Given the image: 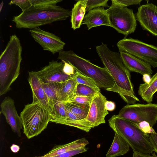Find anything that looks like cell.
Instances as JSON below:
<instances>
[{"mask_svg":"<svg viewBox=\"0 0 157 157\" xmlns=\"http://www.w3.org/2000/svg\"><path fill=\"white\" fill-rule=\"evenodd\" d=\"M96 48L101 61L115 82L114 86L107 90L118 93L128 104L140 101L134 91L130 71L124 64L120 53L111 51L103 43Z\"/></svg>","mask_w":157,"mask_h":157,"instance_id":"1","label":"cell"},{"mask_svg":"<svg viewBox=\"0 0 157 157\" xmlns=\"http://www.w3.org/2000/svg\"><path fill=\"white\" fill-rule=\"evenodd\" d=\"M71 14V11L57 5L32 6L14 16L12 21L17 28L32 29L65 20Z\"/></svg>","mask_w":157,"mask_h":157,"instance_id":"2","label":"cell"},{"mask_svg":"<svg viewBox=\"0 0 157 157\" xmlns=\"http://www.w3.org/2000/svg\"><path fill=\"white\" fill-rule=\"evenodd\" d=\"M109 125L115 133L121 136L133 151L144 154L154 151L149 138V134L143 132L133 122L113 116L108 120Z\"/></svg>","mask_w":157,"mask_h":157,"instance_id":"3","label":"cell"},{"mask_svg":"<svg viewBox=\"0 0 157 157\" xmlns=\"http://www.w3.org/2000/svg\"><path fill=\"white\" fill-rule=\"evenodd\" d=\"M57 59L70 63L75 70L92 78L100 88L107 90L114 85V80L105 67H100L93 64L89 60L78 56L72 51H60Z\"/></svg>","mask_w":157,"mask_h":157,"instance_id":"4","label":"cell"},{"mask_svg":"<svg viewBox=\"0 0 157 157\" xmlns=\"http://www.w3.org/2000/svg\"><path fill=\"white\" fill-rule=\"evenodd\" d=\"M20 117L23 133L29 139L40 134L52 118L49 111L39 101L25 105Z\"/></svg>","mask_w":157,"mask_h":157,"instance_id":"5","label":"cell"},{"mask_svg":"<svg viewBox=\"0 0 157 157\" xmlns=\"http://www.w3.org/2000/svg\"><path fill=\"white\" fill-rule=\"evenodd\" d=\"M112 4L107 9L111 25L118 33L125 37L133 33L137 25L136 20L133 10L111 0Z\"/></svg>","mask_w":157,"mask_h":157,"instance_id":"6","label":"cell"},{"mask_svg":"<svg viewBox=\"0 0 157 157\" xmlns=\"http://www.w3.org/2000/svg\"><path fill=\"white\" fill-rule=\"evenodd\" d=\"M117 45L119 52L128 53L154 68L157 67V47L137 39L126 37L119 41Z\"/></svg>","mask_w":157,"mask_h":157,"instance_id":"7","label":"cell"},{"mask_svg":"<svg viewBox=\"0 0 157 157\" xmlns=\"http://www.w3.org/2000/svg\"><path fill=\"white\" fill-rule=\"evenodd\" d=\"M117 116L135 123L146 121L152 127L157 121V103L128 104L121 109Z\"/></svg>","mask_w":157,"mask_h":157,"instance_id":"8","label":"cell"},{"mask_svg":"<svg viewBox=\"0 0 157 157\" xmlns=\"http://www.w3.org/2000/svg\"><path fill=\"white\" fill-rule=\"evenodd\" d=\"M64 63L62 61L52 60L48 65L37 71H33L44 83H60L74 78L63 71Z\"/></svg>","mask_w":157,"mask_h":157,"instance_id":"9","label":"cell"},{"mask_svg":"<svg viewBox=\"0 0 157 157\" xmlns=\"http://www.w3.org/2000/svg\"><path fill=\"white\" fill-rule=\"evenodd\" d=\"M34 40L43 48L53 54L63 50L65 43L54 34L37 27L29 30Z\"/></svg>","mask_w":157,"mask_h":157,"instance_id":"10","label":"cell"},{"mask_svg":"<svg viewBox=\"0 0 157 157\" xmlns=\"http://www.w3.org/2000/svg\"><path fill=\"white\" fill-rule=\"evenodd\" d=\"M135 16L143 29L157 36V6L151 3L140 6Z\"/></svg>","mask_w":157,"mask_h":157,"instance_id":"11","label":"cell"},{"mask_svg":"<svg viewBox=\"0 0 157 157\" xmlns=\"http://www.w3.org/2000/svg\"><path fill=\"white\" fill-rule=\"evenodd\" d=\"M106 101V98L101 92L93 97L88 114L85 118L93 128L105 123V117L109 113L105 106Z\"/></svg>","mask_w":157,"mask_h":157,"instance_id":"12","label":"cell"},{"mask_svg":"<svg viewBox=\"0 0 157 157\" xmlns=\"http://www.w3.org/2000/svg\"><path fill=\"white\" fill-rule=\"evenodd\" d=\"M0 113L5 116L7 123L10 126L13 131L20 137L22 125L21 118L16 110L13 99L6 97L0 105Z\"/></svg>","mask_w":157,"mask_h":157,"instance_id":"13","label":"cell"},{"mask_svg":"<svg viewBox=\"0 0 157 157\" xmlns=\"http://www.w3.org/2000/svg\"><path fill=\"white\" fill-rule=\"evenodd\" d=\"M29 74L28 80L32 91L33 102H40L51 115L53 106L44 90L41 81L33 71L29 72Z\"/></svg>","mask_w":157,"mask_h":157,"instance_id":"14","label":"cell"},{"mask_svg":"<svg viewBox=\"0 0 157 157\" xmlns=\"http://www.w3.org/2000/svg\"><path fill=\"white\" fill-rule=\"evenodd\" d=\"M122 60L125 67L130 72L151 75L153 72L151 66L148 63L126 52H119Z\"/></svg>","mask_w":157,"mask_h":157,"instance_id":"15","label":"cell"},{"mask_svg":"<svg viewBox=\"0 0 157 157\" xmlns=\"http://www.w3.org/2000/svg\"><path fill=\"white\" fill-rule=\"evenodd\" d=\"M104 7H99L89 11L85 15L82 25H86L88 30L101 25L111 27L107 10Z\"/></svg>","mask_w":157,"mask_h":157,"instance_id":"16","label":"cell"},{"mask_svg":"<svg viewBox=\"0 0 157 157\" xmlns=\"http://www.w3.org/2000/svg\"><path fill=\"white\" fill-rule=\"evenodd\" d=\"M89 144L88 141L85 138H83L67 144L56 146L48 153L43 155L34 157H52L69 151L85 147Z\"/></svg>","mask_w":157,"mask_h":157,"instance_id":"17","label":"cell"},{"mask_svg":"<svg viewBox=\"0 0 157 157\" xmlns=\"http://www.w3.org/2000/svg\"><path fill=\"white\" fill-rule=\"evenodd\" d=\"M87 0L78 1L71 11V28L75 30L79 28L85 16Z\"/></svg>","mask_w":157,"mask_h":157,"instance_id":"18","label":"cell"},{"mask_svg":"<svg viewBox=\"0 0 157 157\" xmlns=\"http://www.w3.org/2000/svg\"><path fill=\"white\" fill-rule=\"evenodd\" d=\"M78 84L74 78L60 83L58 94L59 101L67 102L75 96Z\"/></svg>","mask_w":157,"mask_h":157,"instance_id":"19","label":"cell"},{"mask_svg":"<svg viewBox=\"0 0 157 157\" xmlns=\"http://www.w3.org/2000/svg\"><path fill=\"white\" fill-rule=\"evenodd\" d=\"M128 143L120 135L115 132L112 144L107 153V157H115L126 154L129 150Z\"/></svg>","mask_w":157,"mask_h":157,"instance_id":"20","label":"cell"},{"mask_svg":"<svg viewBox=\"0 0 157 157\" xmlns=\"http://www.w3.org/2000/svg\"><path fill=\"white\" fill-rule=\"evenodd\" d=\"M157 92V72L151 78L148 84H140L138 88V94L148 103L152 101L153 95Z\"/></svg>","mask_w":157,"mask_h":157,"instance_id":"21","label":"cell"},{"mask_svg":"<svg viewBox=\"0 0 157 157\" xmlns=\"http://www.w3.org/2000/svg\"><path fill=\"white\" fill-rule=\"evenodd\" d=\"M51 122H54L77 128L86 132L93 128L91 125L85 119L73 120L69 118H52Z\"/></svg>","mask_w":157,"mask_h":157,"instance_id":"22","label":"cell"},{"mask_svg":"<svg viewBox=\"0 0 157 157\" xmlns=\"http://www.w3.org/2000/svg\"><path fill=\"white\" fill-rule=\"evenodd\" d=\"M63 102L66 109L71 111L81 120L84 119L86 117L90 105H82L68 102Z\"/></svg>","mask_w":157,"mask_h":157,"instance_id":"23","label":"cell"},{"mask_svg":"<svg viewBox=\"0 0 157 157\" xmlns=\"http://www.w3.org/2000/svg\"><path fill=\"white\" fill-rule=\"evenodd\" d=\"M43 87L53 108V103L58 101V94L60 83H44L42 82Z\"/></svg>","mask_w":157,"mask_h":157,"instance_id":"24","label":"cell"},{"mask_svg":"<svg viewBox=\"0 0 157 157\" xmlns=\"http://www.w3.org/2000/svg\"><path fill=\"white\" fill-rule=\"evenodd\" d=\"M100 92V89H95L86 85L79 84L77 87L75 96L93 97Z\"/></svg>","mask_w":157,"mask_h":157,"instance_id":"25","label":"cell"},{"mask_svg":"<svg viewBox=\"0 0 157 157\" xmlns=\"http://www.w3.org/2000/svg\"><path fill=\"white\" fill-rule=\"evenodd\" d=\"M52 118H68L66 109L63 102L58 101L53 103V111L51 115Z\"/></svg>","mask_w":157,"mask_h":157,"instance_id":"26","label":"cell"},{"mask_svg":"<svg viewBox=\"0 0 157 157\" xmlns=\"http://www.w3.org/2000/svg\"><path fill=\"white\" fill-rule=\"evenodd\" d=\"M73 78L78 84L86 85L95 89H100L94 80L92 78L85 76L76 70Z\"/></svg>","mask_w":157,"mask_h":157,"instance_id":"27","label":"cell"},{"mask_svg":"<svg viewBox=\"0 0 157 157\" xmlns=\"http://www.w3.org/2000/svg\"><path fill=\"white\" fill-rule=\"evenodd\" d=\"M108 0H87L86 8V12L99 7H106L109 6L108 4Z\"/></svg>","mask_w":157,"mask_h":157,"instance_id":"28","label":"cell"},{"mask_svg":"<svg viewBox=\"0 0 157 157\" xmlns=\"http://www.w3.org/2000/svg\"><path fill=\"white\" fill-rule=\"evenodd\" d=\"M92 98L91 97L75 96L67 102L80 105H90Z\"/></svg>","mask_w":157,"mask_h":157,"instance_id":"29","label":"cell"},{"mask_svg":"<svg viewBox=\"0 0 157 157\" xmlns=\"http://www.w3.org/2000/svg\"><path fill=\"white\" fill-rule=\"evenodd\" d=\"M8 4L17 6L22 11L26 10L32 6L30 0H12Z\"/></svg>","mask_w":157,"mask_h":157,"instance_id":"30","label":"cell"},{"mask_svg":"<svg viewBox=\"0 0 157 157\" xmlns=\"http://www.w3.org/2000/svg\"><path fill=\"white\" fill-rule=\"evenodd\" d=\"M143 132L148 134L157 133L150 124L147 121H143L139 123L134 122Z\"/></svg>","mask_w":157,"mask_h":157,"instance_id":"31","label":"cell"},{"mask_svg":"<svg viewBox=\"0 0 157 157\" xmlns=\"http://www.w3.org/2000/svg\"><path fill=\"white\" fill-rule=\"evenodd\" d=\"M32 6L56 5L62 0H30Z\"/></svg>","mask_w":157,"mask_h":157,"instance_id":"32","label":"cell"},{"mask_svg":"<svg viewBox=\"0 0 157 157\" xmlns=\"http://www.w3.org/2000/svg\"><path fill=\"white\" fill-rule=\"evenodd\" d=\"M87 150V148L86 147H82L69 151L52 157H71L77 154L85 152Z\"/></svg>","mask_w":157,"mask_h":157,"instance_id":"33","label":"cell"},{"mask_svg":"<svg viewBox=\"0 0 157 157\" xmlns=\"http://www.w3.org/2000/svg\"><path fill=\"white\" fill-rule=\"evenodd\" d=\"M62 61L64 63L63 70L64 72L69 75L73 76L76 71L74 67L70 63L64 61Z\"/></svg>","mask_w":157,"mask_h":157,"instance_id":"34","label":"cell"},{"mask_svg":"<svg viewBox=\"0 0 157 157\" xmlns=\"http://www.w3.org/2000/svg\"><path fill=\"white\" fill-rule=\"evenodd\" d=\"M117 3L127 7L133 5H139L140 6V3L142 0H114Z\"/></svg>","mask_w":157,"mask_h":157,"instance_id":"35","label":"cell"},{"mask_svg":"<svg viewBox=\"0 0 157 157\" xmlns=\"http://www.w3.org/2000/svg\"><path fill=\"white\" fill-rule=\"evenodd\" d=\"M149 138L151 144L154 149V151L157 153V134H149Z\"/></svg>","mask_w":157,"mask_h":157,"instance_id":"36","label":"cell"},{"mask_svg":"<svg viewBox=\"0 0 157 157\" xmlns=\"http://www.w3.org/2000/svg\"><path fill=\"white\" fill-rule=\"evenodd\" d=\"M151 155L150 154H144L138 152L133 151V157H157L155 152L152 153Z\"/></svg>","mask_w":157,"mask_h":157,"instance_id":"37","label":"cell"},{"mask_svg":"<svg viewBox=\"0 0 157 157\" xmlns=\"http://www.w3.org/2000/svg\"><path fill=\"white\" fill-rule=\"evenodd\" d=\"M105 106L107 110L111 111L115 109L116 105L113 102L107 100L105 103Z\"/></svg>","mask_w":157,"mask_h":157,"instance_id":"38","label":"cell"},{"mask_svg":"<svg viewBox=\"0 0 157 157\" xmlns=\"http://www.w3.org/2000/svg\"><path fill=\"white\" fill-rule=\"evenodd\" d=\"M66 112L68 118L73 120H81L76 115L67 109H66Z\"/></svg>","mask_w":157,"mask_h":157,"instance_id":"39","label":"cell"},{"mask_svg":"<svg viewBox=\"0 0 157 157\" xmlns=\"http://www.w3.org/2000/svg\"><path fill=\"white\" fill-rule=\"evenodd\" d=\"M142 78L144 83L148 84L151 80V78L150 75L146 74L143 75Z\"/></svg>","mask_w":157,"mask_h":157,"instance_id":"40","label":"cell"},{"mask_svg":"<svg viewBox=\"0 0 157 157\" xmlns=\"http://www.w3.org/2000/svg\"><path fill=\"white\" fill-rule=\"evenodd\" d=\"M11 151L14 152H17L20 149L19 147L17 145L13 144L10 147Z\"/></svg>","mask_w":157,"mask_h":157,"instance_id":"41","label":"cell"},{"mask_svg":"<svg viewBox=\"0 0 157 157\" xmlns=\"http://www.w3.org/2000/svg\"><path fill=\"white\" fill-rule=\"evenodd\" d=\"M3 5V1H2V2L1 3L0 5V12H1V10L2 8V7Z\"/></svg>","mask_w":157,"mask_h":157,"instance_id":"42","label":"cell"},{"mask_svg":"<svg viewBox=\"0 0 157 157\" xmlns=\"http://www.w3.org/2000/svg\"></svg>","mask_w":157,"mask_h":157,"instance_id":"43","label":"cell"}]
</instances>
